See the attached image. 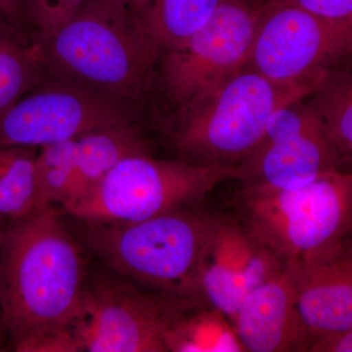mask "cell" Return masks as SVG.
Listing matches in <instances>:
<instances>
[{"mask_svg": "<svg viewBox=\"0 0 352 352\" xmlns=\"http://www.w3.org/2000/svg\"><path fill=\"white\" fill-rule=\"evenodd\" d=\"M0 19L24 31L25 21L21 0H0Z\"/></svg>", "mask_w": 352, "mask_h": 352, "instance_id": "obj_25", "label": "cell"}, {"mask_svg": "<svg viewBox=\"0 0 352 352\" xmlns=\"http://www.w3.org/2000/svg\"><path fill=\"white\" fill-rule=\"evenodd\" d=\"M24 34L0 19V118L48 74L41 44Z\"/></svg>", "mask_w": 352, "mask_h": 352, "instance_id": "obj_16", "label": "cell"}, {"mask_svg": "<svg viewBox=\"0 0 352 352\" xmlns=\"http://www.w3.org/2000/svg\"><path fill=\"white\" fill-rule=\"evenodd\" d=\"M326 75L276 82L244 67L173 113L164 135L177 159L199 166L237 168L263 140L271 117L307 98Z\"/></svg>", "mask_w": 352, "mask_h": 352, "instance_id": "obj_3", "label": "cell"}, {"mask_svg": "<svg viewBox=\"0 0 352 352\" xmlns=\"http://www.w3.org/2000/svg\"><path fill=\"white\" fill-rule=\"evenodd\" d=\"M236 166H199L152 154L120 161L63 210L85 223L142 221L208 198L219 185L238 179Z\"/></svg>", "mask_w": 352, "mask_h": 352, "instance_id": "obj_6", "label": "cell"}, {"mask_svg": "<svg viewBox=\"0 0 352 352\" xmlns=\"http://www.w3.org/2000/svg\"><path fill=\"white\" fill-rule=\"evenodd\" d=\"M153 0H122L124 6L136 18H140L151 6Z\"/></svg>", "mask_w": 352, "mask_h": 352, "instance_id": "obj_26", "label": "cell"}, {"mask_svg": "<svg viewBox=\"0 0 352 352\" xmlns=\"http://www.w3.org/2000/svg\"><path fill=\"white\" fill-rule=\"evenodd\" d=\"M344 170L352 162V75L349 69H331L307 97Z\"/></svg>", "mask_w": 352, "mask_h": 352, "instance_id": "obj_17", "label": "cell"}, {"mask_svg": "<svg viewBox=\"0 0 352 352\" xmlns=\"http://www.w3.org/2000/svg\"><path fill=\"white\" fill-rule=\"evenodd\" d=\"M34 38L48 73L139 107L161 56L122 0H88L73 19Z\"/></svg>", "mask_w": 352, "mask_h": 352, "instance_id": "obj_2", "label": "cell"}, {"mask_svg": "<svg viewBox=\"0 0 352 352\" xmlns=\"http://www.w3.org/2000/svg\"><path fill=\"white\" fill-rule=\"evenodd\" d=\"M168 352L245 351L230 320L219 310L201 305L171 329Z\"/></svg>", "mask_w": 352, "mask_h": 352, "instance_id": "obj_20", "label": "cell"}, {"mask_svg": "<svg viewBox=\"0 0 352 352\" xmlns=\"http://www.w3.org/2000/svg\"><path fill=\"white\" fill-rule=\"evenodd\" d=\"M237 170L240 182L279 189L302 186L327 171H346L305 98L271 117L263 140Z\"/></svg>", "mask_w": 352, "mask_h": 352, "instance_id": "obj_12", "label": "cell"}, {"mask_svg": "<svg viewBox=\"0 0 352 352\" xmlns=\"http://www.w3.org/2000/svg\"><path fill=\"white\" fill-rule=\"evenodd\" d=\"M352 36L283 0H263L245 68L276 82L326 75L351 55Z\"/></svg>", "mask_w": 352, "mask_h": 352, "instance_id": "obj_10", "label": "cell"}, {"mask_svg": "<svg viewBox=\"0 0 352 352\" xmlns=\"http://www.w3.org/2000/svg\"><path fill=\"white\" fill-rule=\"evenodd\" d=\"M352 330L329 333L309 342L307 352H351Z\"/></svg>", "mask_w": 352, "mask_h": 352, "instance_id": "obj_24", "label": "cell"}, {"mask_svg": "<svg viewBox=\"0 0 352 352\" xmlns=\"http://www.w3.org/2000/svg\"><path fill=\"white\" fill-rule=\"evenodd\" d=\"M222 0H153L139 22L160 52L182 43L210 20Z\"/></svg>", "mask_w": 352, "mask_h": 352, "instance_id": "obj_18", "label": "cell"}, {"mask_svg": "<svg viewBox=\"0 0 352 352\" xmlns=\"http://www.w3.org/2000/svg\"><path fill=\"white\" fill-rule=\"evenodd\" d=\"M234 180L237 186L217 207L245 222L287 263L352 233V175L347 171H327L291 189Z\"/></svg>", "mask_w": 352, "mask_h": 352, "instance_id": "obj_5", "label": "cell"}, {"mask_svg": "<svg viewBox=\"0 0 352 352\" xmlns=\"http://www.w3.org/2000/svg\"><path fill=\"white\" fill-rule=\"evenodd\" d=\"M76 168V139L41 147L34 178L41 208L62 210L69 200Z\"/></svg>", "mask_w": 352, "mask_h": 352, "instance_id": "obj_21", "label": "cell"}, {"mask_svg": "<svg viewBox=\"0 0 352 352\" xmlns=\"http://www.w3.org/2000/svg\"><path fill=\"white\" fill-rule=\"evenodd\" d=\"M2 228H3V224L0 222V242H1Z\"/></svg>", "mask_w": 352, "mask_h": 352, "instance_id": "obj_28", "label": "cell"}, {"mask_svg": "<svg viewBox=\"0 0 352 352\" xmlns=\"http://www.w3.org/2000/svg\"><path fill=\"white\" fill-rule=\"evenodd\" d=\"M139 154H152V143L138 122L95 129L76 138V175L62 212L120 161Z\"/></svg>", "mask_w": 352, "mask_h": 352, "instance_id": "obj_15", "label": "cell"}, {"mask_svg": "<svg viewBox=\"0 0 352 352\" xmlns=\"http://www.w3.org/2000/svg\"><path fill=\"white\" fill-rule=\"evenodd\" d=\"M36 149L0 147V222L3 226L41 208L34 178Z\"/></svg>", "mask_w": 352, "mask_h": 352, "instance_id": "obj_19", "label": "cell"}, {"mask_svg": "<svg viewBox=\"0 0 352 352\" xmlns=\"http://www.w3.org/2000/svg\"><path fill=\"white\" fill-rule=\"evenodd\" d=\"M287 264L308 346L326 333L352 330L351 233Z\"/></svg>", "mask_w": 352, "mask_h": 352, "instance_id": "obj_13", "label": "cell"}, {"mask_svg": "<svg viewBox=\"0 0 352 352\" xmlns=\"http://www.w3.org/2000/svg\"><path fill=\"white\" fill-rule=\"evenodd\" d=\"M344 34L352 36V0H283Z\"/></svg>", "mask_w": 352, "mask_h": 352, "instance_id": "obj_23", "label": "cell"}, {"mask_svg": "<svg viewBox=\"0 0 352 352\" xmlns=\"http://www.w3.org/2000/svg\"><path fill=\"white\" fill-rule=\"evenodd\" d=\"M232 324L245 351L307 352L288 264L248 296Z\"/></svg>", "mask_w": 352, "mask_h": 352, "instance_id": "obj_14", "label": "cell"}, {"mask_svg": "<svg viewBox=\"0 0 352 352\" xmlns=\"http://www.w3.org/2000/svg\"><path fill=\"white\" fill-rule=\"evenodd\" d=\"M263 0H222L210 20L162 52L160 82L175 112L244 68Z\"/></svg>", "mask_w": 352, "mask_h": 352, "instance_id": "obj_8", "label": "cell"}, {"mask_svg": "<svg viewBox=\"0 0 352 352\" xmlns=\"http://www.w3.org/2000/svg\"></svg>", "mask_w": 352, "mask_h": 352, "instance_id": "obj_29", "label": "cell"}, {"mask_svg": "<svg viewBox=\"0 0 352 352\" xmlns=\"http://www.w3.org/2000/svg\"><path fill=\"white\" fill-rule=\"evenodd\" d=\"M82 223L88 247L109 270L145 288L206 303L200 283L205 201L132 223Z\"/></svg>", "mask_w": 352, "mask_h": 352, "instance_id": "obj_4", "label": "cell"}, {"mask_svg": "<svg viewBox=\"0 0 352 352\" xmlns=\"http://www.w3.org/2000/svg\"><path fill=\"white\" fill-rule=\"evenodd\" d=\"M205 305L145 288L107 268L87 275L74 337L80 352H168L171 329Z\"/></svg>", "mask_w": 352, "mask_h": 352, "instance_id": "obj_7", "label": "cell"}, {"mask_svg": "<svg viewBox=\"0 0 352 352\" xmlns=\"http://www.w3.org/2000/svg\"><path fill=\"white\" fill-rule=\"evenodd\" d=\"M205 205L208 227L200 266L201 294L208 305L232 323L248 296L287 263L237 217L206 200Z\"/></svg>", "mask_w": 352, "mask_h": 352, "instance_id": "obj_11", "label": "cell"}, {"mask_svg": "<svg viewBox=\"0 0 352 352\" xmlns=\"http://www.w3.org/2000/svg\"><path fill=\"white\" fill-rule=\"evenodd\" d=\"M7 344H8V336L0 314V352L6 351Z\"/></svg>", "mask_w": 352, "mask_h": 352, "instance_id": "obj_27", "label": "cell"}, {"mask_svg": "<svg viewBox=\"0 0 352 352\" xmlns=\"http://www.w3.org/2000/svg\"><path fill=\"white\" fill-rule=\"evenodd\" d=\"M139 108L48 73L0 118V147L41 148L95 129L138 122Z\"/></svg>", "mask_w": 352, "mask_h": 352, "instance_id": "obj_9", "label": "cell"}, {"mask_svg": "<svg viewBox=\"0 0 352 352\" xmlns=\"http://www.w3.org/2000/svg\"><path fill=\"white\" fill-rule=\"evenodd\" d=\"M60 210L38 208L2 228L0 314L6 351L80 352L73 327L88 270Z\"/></svg>", "mask_w": 352, "mask_h": 352, "instance_id": "obj_1", "label": "cell"}, {"mask_svg": "<svg viewBox=\"0 0 352 352\" xmlns=\"http://www.w3.org/2000/svg\"><path fill=\"white\" fill-rule=\"evenodd\" d=\"M88 0H21L25 23L38 34L58 29L78 13Z\"/></svg>", "mask_w": 352, "mask_h": 352, "instance_id": "obj_22", "label": "cell"}]
</instances>
